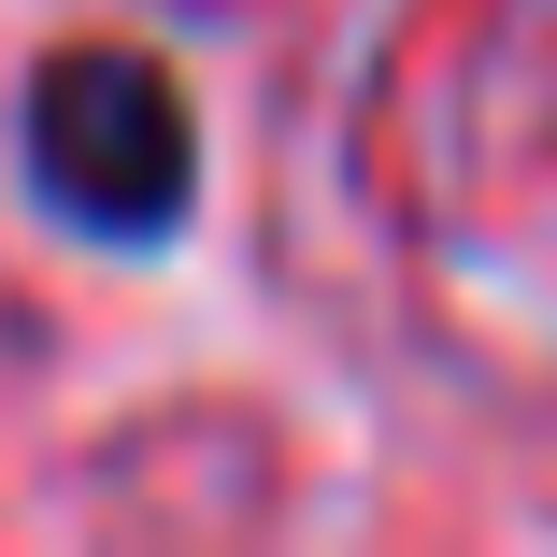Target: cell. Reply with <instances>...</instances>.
<instances>
[{
    "mask_svg": "<svg viewBox=\"0 0 557 557\" xmlns=\"http://www.w3.org/2000/svg\"><path fill=\"white\" fill-rule=\"evenodd\" d=\"M29 186L72 214V230H100V244L172 230L186 186H200V129H186L172 72L115 58V44L44 58V86H29Z\"/></svg>",
    "mask_w": 557,
    "mask_h": 557,
    "instance_id": "cell-1",
    "label": "cell"
}]
</instances>
